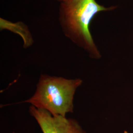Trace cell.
<instances>
[{"label": "cell", "mask_w": 133, "mask_h": 133, "mask_svg": "<svg viewBox=\"0 0 133 133\" xmlns=\"http://www.w3.org/2000/svg\"><path fill=\"white\" fill-rule=\"evenodd\" d=\"M55 1H57L58 2H59L60 3H61V2H63V1H66V0H55Z\"/></svg>", "instance_id": "cell-4"}, {"label": "cell", "mask_w": 133, "mask_h": 133, "mask_svg": "<svg viewBox=\"0 0 133 133\" xmlns=\"http://www.w3.org/2000/svg\"><path fill=\"white\" fill-rule=\"evenodd\" d=\"M82 83L79 78L69 79L42 75L34 95L22 103H30L53 116L66 117L67 113L73 112L74 95Z\"/></svg>", "instance_id": "cell-2"}, {"label": "cell", "mask_w": 133, "mask_h": 133, "mask_svg": "<svg viewBox=\"0 0 133 133\" xmlns=\"http://www.w3.org/2000/svg\"><path fill=\"white\" fill-rule=\"evenodd\" d=\"M29 112L36 120L43 133H86L75 119L53 116L44 109L31 106Z\"/></svg>", "instance_id": "cell-3"}, {"label": "cell", "mask_w": 133, "mask_h": 133, "mask_svg": "<svg viewBox=\"0 0 133 133\" xmlns=\"http://www.w3.org/2000/svg\"><path fill=\"white\" fill-rule=\"evenodd\" d=\"M115 8L105 7L96 0L62 2L59 9V21L62 32L72 43L87 51L92 58L99 59L101 54L90 33L91 22L98 13Z\"/></svg>", "instance_id": "cell-1"}]
</instances>
